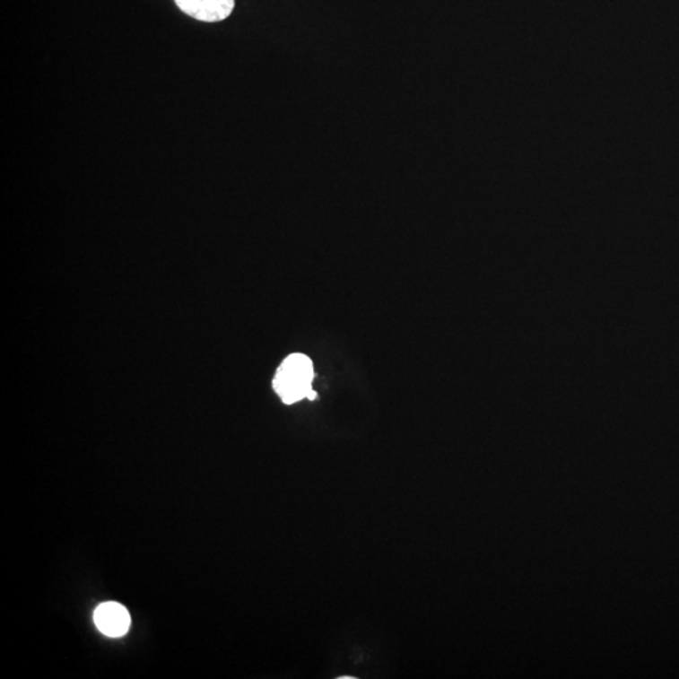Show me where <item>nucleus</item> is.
I'll return each instance as SVG.
<instances>
[{
	"mask_svg": "<svg viewBox=\"0 0 679 679\" xmlns=\"http://www.w3.org/2000/svg\"><path fill=\"white\" fill-rule=\"evenodd\" d=\"M314 377L311 359L303 353H292L277 369L274 387L283 402L291 405L309 397Z\"/></svg>",
	"mask_w": 679,
	"mask_h": 679,
	"instance_id": "f257e3e1",
	"label": "nucleus"
},
{
	"mask_svg": "<svg viewBox=\"0 0 679 679\" xmlns=\"http://www.w3.org/2000/svg\"><path fill=\"white\" fill-rule=\"evenodd\" d=\"M175 3L183 13L206 23L227 20L236 5V0H175Z\"/></svg>",
	"mask_w": 679,
	"mask_h": 679,
	"instance_id": "f03ea898",
	"label": "nucleus"
},
{
	"mask_svg": "<svg viewBox=\"0 0 679 679\" xmlns=\"http://www.w3.org/2000/svg\"><path fill=\"white\" fill-rule=\"evenodd\" d=\"M96 627L102 634L111 638L122 637L130 628L131 618L127 609L115 602L103 603L95 612Z\"/></svg>",
	"mask_w": 679,
	"mask_h": 679,
	"instance_id": "7ed1b4c3",
	"label": "nucleus"
}]
</instances>
